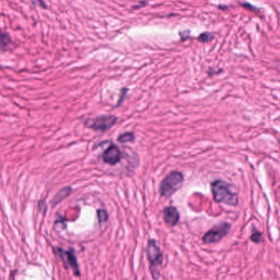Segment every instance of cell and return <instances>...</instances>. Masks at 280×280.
<instances>
[{
    "mask_svg": "<svg viewBox=\"0 0 280 280\" xmlns=\"http://www.w3.org/2000/svg\"><path fill=\"white\" fill-rule=\"evenodd\" d=\"M232 186L222 179H216L210 184L211 193L214 202L218 203L237 207L238 205V196L231 189Z\"/></svg>",
    "mask_w": 280,
    "mask_h": 280,
    "instance_id": "6da1fadb",
    "label": "cell"
},
{
    "mask_svg": "<svg viewBox=\"0 0 280 280\" xmlns=\"http://www.w3.org/2000/svg\"><path fill=\"white\" fill-rule=\"evenodd\" d=\"M145 253L150 264V270L153 279H159V269L163 265L164 255L156 240L149 239L145 247Z\"/></svg>",
    "mask_w": 280,
    "mask_h": 280,
    "instance_id": "7a4b0ae2",
    "label": "cell"
},
{
    "mask_svg": "<svg viewBox=\"0 0 280 280\" xmlns=\"http://www.w3.org/2000/svg\"><path fill=\"white\" fill-rule=\"evenodd\" d=\"M184 182V176L179 171H172L162 180L159 192L162 197H170L180 189Z\"/></svg>",
    "mask_w": 280,
    "mask_h": 280,
    "instance_id": "3957f363",
    "label": "cell"
},
{
    "mask_svg": "<svg viewBox=\"0 0 280 280\" xmlns=\"http://www.w3.org/2000/svg\"><path fill=\"white\" fill-rule=\"evenodd\" d=\"M118 117L112 114H103L85 122V126L88 129L100 132H106L112 129L118 121Z\"/></svg>",
    "mask_w": 280,
    "mask_h": 280,
    "instance_id": "277c9868",
    "label": "cell"
},
{
    "mask_svg": "<svg viewBox=\"0 0 280 280\" xmlns=\"http://www.w3.org/2000/svg\"><path fill=\"white\" fill-rule=\"evenodd\" d=\"M230 228L231 224L229 223L222 222V223H218L205 233V235L202 237V241L206 244H212V243L218 242L225 236L228 235Z\"/></svg>",
    "mask_w": 280,
    "mask_h": 280,
    "instance_id": "5b68a950",
    "label": "cell"
},
{
    "mask_svg": "<svg viewBox=\"0 0 280 280\" xmlns=\"http://www.w3.org/2000/svg\"><path fill=\"white\" fill-rule=\"evenodd\" d=\"M55 253L60 256V259L62 260L63 263L65 264V268H71L73 271L74 276H81L80 269H79L78 262L76 256L74 254V251L72 249L66 250L62 249L60 247H57L55 249Z\"/></svg>",
    "mask_w": 280,
    "mask_h": 280,
    "instance_id": "8992f818",
    "label": "cell"
},
{
    "mask_svg": "<svg viewBox=\"0 0 280 280\" xmlns=\"http://www.w3.org/2000/svg\"><path fill=\"white\" fill-rule=\"evenodd\" d=\"M123 154L118 145L111 143L109 147L103 152L102 159L105 164L114 166L121 161Z\"/></svg>",
    "mask_w": 280,
    "mask_h": 280,
    "instance_id": "52a82bcc",
    "label": "cell"
},
{
    "mask_svg": "<svg viewBox=\"0 0 280 280\" xmlns=\"http://www.w3.org/2000/svg\"><path fill=\"white\" fill-rule=\"evenodd\" d=\"M163 218L166 225L169 227H174L179 222L180 214L175 207L169 206L165 207L163 210Z\"/></svg>",
    "mask_w": 280,
    "mask_h": 280,
    "instance_id": "ba28073f",
    "label": "cell"
},
{
    "mask_svg": "<svg viewBox=\"0 0 280 280\" xmlns=\"http://www.w3.org/2000/svg\"><path fill=\"white\" fill-rule=\"evenodd\" d=\"M71 191H72V188L71 187H65L59 191L51 201V207H55L57 205L61 203L64 200L66 199L67 197H69Z\"/></svg>",
    "mask_w": 280,
    "mask_h": 280,
    "instance_id": "9c48e42d",
    "label": "cell"
},
{
    "mask_svg": "<svg viewBox=\"0 0 280 280\" xmlns=\"http://www.w3.org/2000/svg\"><path fill=\"white\" fill-rule=\"evenodd\" d=\"M136 140L135 134L133 132H126L122 133L117 138V140L120 143L133 142Z\"/></svg>",
    "mask_w": 280,
    "mask_h": 280,
    "instance_id": "30bf717a",
    "label": "cell"
},
{
    "mask_svg": "<svg viewBox=\"0 0 280 280\" xmlns=\"http://www.w3.org/2000/svg\"><path fill=\"white\" fill-rule=\"evenodd\" d=\"M1 37H2V44H1V48H2V52H4V51H7V50H8V48L10 47V45H12V39H11V37H10L8 33H7V32H4V31H2V34H1Z\"/></svg>",
    "mask_w": 280,
    "mask_h": 280,
    "instance_id": "8fae6325",
    "label": "cell"
},
{
    "mask_svg": "<svg viewBox=\"0 0 280 280\" xmlns=\"http://www.w3.org/2000/svg\"><path fill=\"white\" fill-rule=\"evenodd\" d=\"M97 217L99 219V223L100 224L105 223L109 219V214L107 210L105 209H99L97 210Z\"/></svg>",
    "mask_w": 280,
    "mask_h": 280,
    "instance_id": "7c38bea8",
    "label": "cell"
},
{
    "mask_svg": "<svg viewBox=\"0 0 280 280\" xmlns=\"http://www.w3.org/2000/svg\"><path fill=\"white\" fill-rule=\"evenodd\" d=\"M251 240L255 243H260L262 242V234L261 232H259L257 229L252 228V235H251Z\"/></svg>",
    "mask_w": 280,
    "mask_h": 280,
    "instance_id": "4fadbf2b",
    "label": "cell"
},
{
    "mask_svg": "<svg viewBox=\"0 0 280 280\" xmlns=\"http://www.w3.org/2000/svg\"><path fill=\"white\" fill-rule=\"evenodd\" d=\"M128 91H129L128 88H123V89H122L121 91H120V94H119V100H118V103H117V107L120 106V105L123 104L124 100H125V98H126Z\"/></svg>",
    "mask_w": 280,
    "mask_h": 280,
    "instance_id": "5bb4252c",
    "label": "cell"
},
{
    "mask_svg": "<svg viewBox=\"0 0 280 280\" xmlns=\"http://www.w3.org/2000/svg\"><path fill=\"white\" fill-rule=\"evenodd\" d=\"M213 38H214V36H212L211 34L204 33L199 36L198 40H199L201 42H207V41H210Z\"/></svg>",
    "mask_w": 280,
    "mask_h": 280,
    "instance_id": "9a60e30c",
    "label": "cell"
},
{
    "mask_svg": "<svg viewBox=\"0 0 280 280\" xmlns=\"http://www.w3.org/2000/svg\"><path fill=\"white\" fill-rule=\"evenodd\" d=\"M148 1L147 0H141L139 3H138L137 5H134L133 7V10H137L139 9L140 7H144L145 5L147 4Z\"/></svg>",
    "mask_w": 280,
    "mask_h": 280,
    "instance_id": "2e32d148",
    "label": "cell"
},
{
    "mask_svg": "<svg viewBox=\"0 0 280 280\" xmlns=\"http://www.w3.org/2000/svg\"><path fill=\"white\" fill-rule=\"evenodd\" d=\"M32 2L34 3H37L40 7H42V8H47V5L45 4V2H44V0H32Z\"/></svg>",
    "mask_w": 280,
    "mask_h": 280,
    "instance_id": "e0dca14e",
    "label": "cell"
},
{
    "mask_svg": "<svg viewBox=\"0 0 280 280\" xmlns=\"http://www.w3.org/2000/svg\"></svg>",
    "mask_w": 280,
    "mask_h": 280,
    "instance_id": "ac0fdd59",
    "label": "cell"
}]
</instances>
